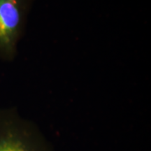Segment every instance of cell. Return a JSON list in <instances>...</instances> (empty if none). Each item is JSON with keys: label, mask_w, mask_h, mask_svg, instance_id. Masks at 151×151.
<instances>
[{"label": "cell", "mask_w": 151, "mask_h": 151, "mask_svg": "<svg viewBox=\"0 0 151 151\" xmlns=\"http://www.w3.org/2000/svg\"><path fill=\"white\" fill-rule=\"evenodd\" d=\"M0 151H55L35 122L15 108L0 109Z\"/></svg>", "instance_id": "obj_1"}, {"label": "cell", "mask_w": 151, "mask_h": 151, "mask_svg": "<svg viewBox=\"0 0 151 151\" xmlns=\"http://www.w3.org/2000/svg\"><path fill=\"white\" fill-rule=\"evenodd\" d=\"M34 0H0V60L14 61Z\"/></svg>", "instance_id": "obj_2"}]
</instances>
